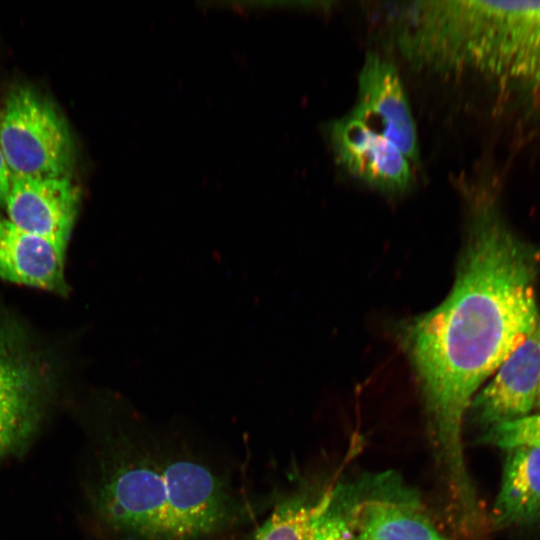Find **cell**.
Masks as SVG:
<instances>
[{
    "label": "cell",
    "mask_w": 540,
    "mask_h": 540,
    "mask_svg": "<svg viewBox=\"0 0 540 540\" xmlns=\"http://www.w3.org/2000/svg\"><path fill=\"white\" fill-rule=\"evenodd\" d=\"M12 180V173L0 151V204L4 205Z\"/></svg>",
    "instance_id": "cell-15"
},
{
    "label": "cell",
    "mask_w": 540,
    "mask_h": 540,
    "mask_svg": "<svg viewBox=\"0 0 540 540\" xmlns=\"http://www.w3.org/2000/svg\"><path fill=\"white\" fill-rule=\"evenodd\" d=\"M500 489L490 522L495 529L540 523V448L505 450Z\"/></svg>",
    "instance_id": "cell-13"
},
{
    "label": "cell",
    "mask_w": 540,
    "mask_h": 540,
    "mask_svg": "<svg viewBox=\"0 0 540 540\" xmlns=\"http://www.w3.org/2000/svg\"><path fill=\"white\" fill-rule=\"evenodd\" d=\"M331 506L356 540H451L416 490L394 471L365 473L332 486Z\"/></svg>",
    "instance_id": "cell-4"
},
{
    "label": "cell",
    "mask_w": 540,
    "mask_h": 540,
    "mask_svg": "<svg viewBox=\"0 0 540 540\" xmlns=\"http://www.w3.org/2000/svg\"><path fill=\"white\" fill-rule=\"evenodd\" d=\"M332 486L316 497L293 494L280 499L242 540H356L331 506Z\"/></svg>",
    "instance_id": "cell-12"
},
{
    "label": "cell",
    "mask_w": 540,
    "mask_h": 540,
    "mask_svg": "<svg viewBox=\"0 0 540 540\" xmlns=\"http://www.w3.org/2000/svg\"><path fill=\"white\" fill-rule=\"evenodd\" d=\"M65 253L66 248L20 229L0 213V279L65 296Z\"/></svg>",
    "instance_id": "cell-11"
},
{
    "label": "cell",
    "mask_w": 540,
    "mask_h": 540,
    "mask_svg": "<svg viewBox=\"0 0 540 540\" xmlns=\"http://www.w3.org/2000/svg\"><path fill=\"white\" fill-rule=\"evenodd\" d=\"M540 384V322L474 396L468 411L483 432L530 415Z\"/></svg>",
    "instance_id": "cell-9"
},
{
    "label": "cell",
    "mask_w": 540,
    "mask_h": 540,
    "mask_svg": "<svg viewBox=\"0 0 540 540\" xmlns=\"http://www.w3.org/2000/svg\"><path fill=\"white\" fill-rule=\"evenodd\" d=\"M392 142L412 164L420 161L417 129L396 66L369 52L358 77L356 105L351 111Z\"/></svg>",
    "instance_id": "cell-8"
},
{
    "label": "cell",
    "mask_w": 540,
    "mask_h": 540,
    "mask_svg": "<svg viewBox=\"0 0 540 540\" xmlns=\"http://www.w3.org/2000/svg\"><path fill=\"white\" fill-rule=\"evenodd\" d=\"M471 194L468 237L454 286L403 333L424 399L445 504L457 511L478 502L463 445L470 404L540 322V253L513 232L492 195Z\"/></svg>",
    "instance_id": "cell-1"
},
{
    "label": "cell",
    "mask_w": 540,
    "mask_h": 540,
    "mask_svg": "<svg viewBox=\"0 0 540 540\" xmlns=\"http://www.w3.org/2000/svg\"><path fill=\"white\" fill-rule=\"evenodd\" d=\"M476 442L504 450L521 446L540 448V412L491 427Z\"/></svg>",
    "instance_id": "cell-14"
},
{
    "label": "cell",
    "mask_w": 540,
    "mask_h": 540,
    "mask_svg": "<svg viewBox=\"0 0 540 540\" xmlns=\"http://www.w3.org/2000/svg\"><path fill=\"white\" fill-rule=\"evenodd\" d=\"M535 407L538 409V411L540 412V384H539V388H538V393H537V399H536V405Z\"/></svg>",
    "instance_id": "cell-16"
},
{
    "label": "cell",
    "mask_w": 540,
    "mask_h": 540,
    "mask_svg": "<svg viewBox=\"0 0 540 540\" xmlns=\"http://www.w3.org/2000/svg\"><path fill=\"white\" fill-rule=\"evenodd\" d=\"M0 151L13 176H70L74 161L65 119L27 85L11 88L0 105Z\"/></svg>",
    "instance_id": "cell-5"
},
{
    "label": "cell",
    "mask_w": 540,
    "mask_h": 540,
    "mask_svg": "<svg viewBox=\"0 0 540 540\" xmlns=\"http://www.w3.org/2000/svg\"><path fill=\"white\" fill-rule=\"evenodd\" d=\"M398 44L415 69L471 75L516 115L540 117V1L410 2Z\"/></svg>",
    "instance_id": "cell-3"
},
{
    "label": "cell",
    "mask_w": 540,
    "mask_h": 540,
    "mask_svg": "<svg viewBox=\"0 0 540 540\" xmlns=\"http://www.w3.org/2000/svg\"><path fill=\"white\" fill-rule=\"evenodd\" d=\"M80 193L70 176H13L4 207L20 229L67 248Z\"/></svg>",
    "instance_id": "cell-10"
},
{
    "label": "cell",
    "mask_w": 540,
    "mask_h": 540,
    "mask_svg": "<svg viewBox=\"0 0 540 540\" xmlns=\"http://www.w3.org/2000/svg\"><path fill=\"white\" fill-rule=\"evenodd\" d=\"M53 388L47 359L19 326L0 321V462L31 443L46 416Z\"/></svg>",
    "instance_id": "cell-6"
},
{
    "label": "cell",
    "mask_w": 540,
    "mask_h": 540,
    "mask_svg": "<svg viewBox=\"0 0 540 540\" xmlns=\"http://www.w3.org/2000/svg\"><path fill=\"white\" fill-rule=\"evenodd\" d=\"M85 497L100 540H234L263 504L209 442L117 407L94 430Z\"/></svg>",
    "instance_id": "cell-2"
},
{
    "label": "cell",
    "mask_w": 540,
    "mask_h": 540,
    "mask_svg": "<svg viewBox=\"0 0 540 540\" xmlns=\"http://www.w3.org/2000/svg\"><path fill=\"white\" fill-rule=\"evenodd\" d=\"M327 131L335 160L355 180L387 194L410 188L412 163L367 121L350 112L331 121Z\"/></svg>",
    "instance_id": "cell-7"
}]
</instances>
